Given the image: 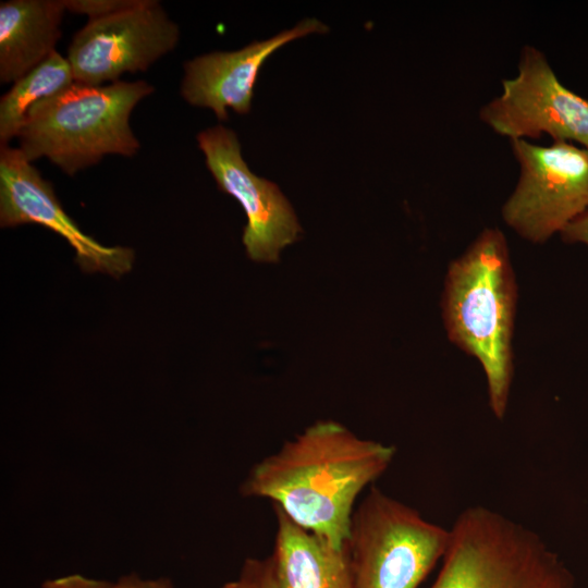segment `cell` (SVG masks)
<instances>
[{
    "label": "cell",
    "instance_id": "cell-1",
    "mask_svg": "<svg viewBox=\"0 0 588 588\" xmlns=\"http://www.w3.org/2000/svg\"><path fill=\"white\" fill-rule=\"evenodd\" d=\"M395 454L393 445L319 420L257 462L240 493L271 500L295 524L344 549L357 497L387 471Z\"/></svg>",
    "mask_w": 588,
    "mask_h": 588
},
{
    "label": "cell",
    "instance_id": "cell-2",
    "mask_svg": "<svg viewBox=\"0 0 588 588\" xmlns=\"http://www.w3.org/2000/svg\"><path fill=\"white\" fill-rule=\"evenodd\" d=\"M516 302L506 237L499 228H487L451 261L441 306L449 340L481 365L498 419L505 417L514 373Z\"/></svg>",
    "mask_w": 588,
    "mask_h": 588
},
{
    "label": "cell",
    "instance_id": "cell-3",
    "mask_svg": "<svg viewBox=\"0 0 588 588\" xmlns=\"http://www.w3.org/2000/svg\"><path fill=\"white\" fill-rule=\"evenodd\" d=\"M154 90L144 79L99 86L74 82L29 110L17 148L28 161L45 157L70 176L107 155L132 157L140 143L130 117Z\"/></svg>",
    "mask_w": 588,
    "mask_h": 588
},
{
    "label": "cell",
    "instance_id": "cell-4",
    "mask_svg": "<svg viewBox=\"0 0 588 588\" xmlns=\"http://www.w3.org/2000/svg\"><path fill=\"white\" fill-rule=\"evenodd\" d=\"M430 588H580L556 552L528 527L482 505L456 517Z\"/></svg>",
    "mask_w": 588,
    "mask_h": 588
},
{
    "label": "cell",
    "instance_id": "cell-5",
    "mask_svg": "<svg viewBox=\"0 0 588 588\" xmlns=\"http://www.w3.org/2000/svg\"><path fill=\"white\" fill-rule=\"evenodd\" d=\"M450 541V529L371 486L354 509L345 544L355 588H418Z\"/></svg>",
    "mask_w": 588,
    "mask_h": 588
},
{
    "label": "cell",
    "instance_id": "cell-6",
    "mask_svg": "<svg viewBox=\"0 0 588 588\" xmlns=\"http://www.w3.org/2000/svg\"><path fill=\"white\" fill-rule=\"evenodd\" d=\"M518 182L503 204L506 225L540 244L588 210V149L569 142L549 146L511 139Z\"/></svg>",
    "mask_w": 588,
    "mask_h": 588
},
{
    "label": "cell",
    "instance_id": "cell-7",
    "mask_svg": "<svg viewBox=\"0 0 588 588\" xmlns=\"http://www.w3.org/2000/svg\"><path fill=\"white\" fill-rule=\"evenodd\" d=\"M479 118L510 139L575 142L588 149V99L565 87L538 48L520 51L517 74L502 81V91L486 103Z\"/></svg>",
    "mask_w": 588,
    "mask_h": 588
},
{
    "label": "cell",
    "instance_id": "cell-8",
    "mask_svg": "<svg viewBox=\"0 0 588 588\" xmlns=\"http://www.w3.org/2000/svg\"><path fill=\"white\" fill-rule=\"evenodd\" d=\"M179 40V25L161 3L139 0L123 11L88 20L73 36L66 59L75 82L99 86L118 82L124 73L146 71Z\"/></svg>",
    "mask_w": 588,
    "mask_h": 588
},
{
    "label": "cell",
    "instance_id": "cell-9",
    "mask_svg": "<svg viewBox=\"0 0 588 588\" xmlns=\"http://www.w3.org/2000/svg\"><path fill=\"white\" fill-rule=\"evenodd\" d=\"M197 143L219 189L234 197L245 211L242 241L248 258L278 261L281 250L303 231L287 198L275 183L250 171L234 131L211 126L197 135Z\"/></svg>",
    "mask_w": 588,
    "mask_h": 588
},
{
    "label": "cell",
    "instance_id": "cell-10",
    "mask_svg": "<svg viewBox=\"0 0 588 588\" xmlns=\"http://www.w3.org/2000/svg\"><path fill=\"white\" fill-rule=\"evenodd\" d=\"M39 224L62 236L86 272L120 278L132 269L131 248L108 247L85 234L63 210L52 184L17 147L0 145V225Z\"/></svg>",
    "mask_w": 588,
    "mask_h": 588
},
{
    "label": "cell",
    "instance_id": "cell-11",
    "mask_svg": "<svg viewBox=\"0 0 588 588\" xmlns=\"http://www.w3.org/2000/svg\"><path fill=\"white\" fill-rule=\"evenodd\" d=\"M327 30L317 19H305L291 29L238 50L195 57L184 64L181 95L193 106L211 109L221 121L228 119V108L247 113L259 70L268 57L291 40Z\"/></svg>",
    "mask_w": 588,
    "mask_h": 588
},
{
    "label": "cell",
    "instance_id": "cell-12",
    "mask_svg": "<svg viewBox=\"0 0 588 588\" xmlns=\"http://www.w3.org/2000/svg\"><path fill=\"white\" fill-rule=\"evenodd\" d=\"M271 554L277 588H355L346 547L336 549L273 505Z\"/></svg>",
    "mask_w": 588,
    "mask_h": 588
},
{
    "label": "cell",
    "instance_id": "cell-13",
    "mask_svg": "<svg viewBox=\"0 0 588 588\" xmlns=\"http://www.w3.org/2000/svg\"><path fill=\"white\" fill-rule=\"evenodd\" d=\"M63 0L0 3V83H15L53 51L61 37Z\"/></svg>",
    "mask_w": 588,
    "mask_h": 588
},
{
    "label": "cell",
    "instance_id": "cell-14",
    "mask_svg": "<svg viewBox=\"0 0 588 588\" xmlns=\"http://www.w3.org/2000/svg\"><path fill=\"white\" fill-rule=\"evenodd\" d=\"M71 65L57 50L26 75L13 83L0 98V145L17 135L29 110L74 83Z\"/></svg>",
    "mask_w": 588,
    "mask_h": 588
},
{
    "label": "cell",
    "instance_id": "cell-15",
    "mask_svg": "<svg viewBox=\"0 0 588 588\" xmlns=\"http://www.w3.org/2000/svg\"><path fill=\"white\" fill-rule=\"evenodd\" d=\"M65 10L84 14L88 20L99 19L128 9L139 0H63Z\"/></svg>",
    "mask_w": 588,
    "mask_h": 588
},
{
    "label": "cell",
    "instance_id": "cell-16",
    "mask_svg": "<svg viewBox=\"0 0 588 588\" xmlns=\"http://www.w3.org/2000/svg\"><path fill=\"white\" fill-rule=\"evenodd\" d=\"M240 579L247 588H277L271 555L265 559H246Z\"/></svg>",
    "mask_w": 588,
    "mask_h": 588
},
{
    "label": "cell",
    "instance_id": "cell-17",
    "mask_svg": "<svg viewBox=\"0 0 588 588\" xmlns=\"http://www.w3.org/2000/svg\"><path fill=\"white\" fill-rule=\"evenodd\" d=\"M42 588H115V583L70 574L44 581Z\"/></svg>",
    "mask_w": 588,
    "mask_h": 588
},
{
    "label": "cell",
    "instance_id": "cell-18",
    "mask_svg": "<svg viewBox=\"0 0 588 588\" xmlns=\"http://www.w3.org/2000/svg\"><path fill=\"white\" fill-rule=\"evenodd\" d=\"M560 233L566 243H583L588 246V210L571 221Z\"/></svg>",
    "mask_w": 588,
    "mask_h": 588
},
{
    "label": "cell",
    "instance_id": "cell-19",
    "mask_svg": "<svg viewBox=\"0 0 588 588\" xmlns=\"http://www.w3.org/2000/svg\"><path fill=\"white\" fill-rule=\"evenodd\" d=\"M115 588H173V584L167 577L144 579L137 574H128L120 577Z\"/></svg>",
    "mask_w": 588,
    "mask_h": 588
},
{
    "label": "cell",
    "instance_id": "cell-20",
    "mask_svg": "<svg viewBox=\"0 0 588 588\" xmlns=\"http://www.w3.org/2000/svg\"><path fill=\"white\" fill-rule=\"evenodd\" d=\"M221 588H247L245 583L242 579L229 581L224 584Z\"/></svg>",
    "mask_w": 588,
    "mask_h": 588
}]
</instances>
